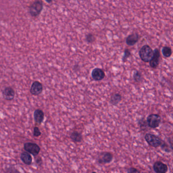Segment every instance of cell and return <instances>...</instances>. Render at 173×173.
<instances>
[{"instance_id":"5b68a950","label":"cell","mask_w":173,"mask_h":173,"mask_svg":"<svg viewBox=\"0 0 173 173\" xmlns=\"http://www.w3.org/2000/svg\"><path fill=\"white\" fill-rule=\"evenodd\" d=\"M43 5L42 2L40 1H35L30 5V13L32 16L36 17L40 14L43 9Z\"/></svg>"},{"instance_id":"4fadbf2b","label":"cell","mask_w":173,"mask_h":173,"mask_svg":"<svg viewBox=\"0 0 173 173\" xmlns=\"http://www.w3.org/2000/svg\"><path fill=\"white\" fill-rule=\"evenodd\" d=\"M34 117L36 123L38 124H41L43 121L44 118L43 112L40 109L36 110L34 113Z\"/></svg>"},{"instance_id":"3957f363","label":"cell","mask_w":173,"mask_h":173,"mask_svg":"<svg viewBox=\"0 0 173 173\" xmlns=\"http://www.w3.org/2000/svg\"><path fill=\"white\" fill-rule=\"evenodd\" d=\"M162 119L160 116L156 114H150L147 117V125L149 127L152 128H157L159 127L161 123Z\"/></svg>"},{"instance_id":"8992f818","label":"cell","mask_w":173,"mask_h":173,"mask_svg":"<svg viewBox=\"0 0 173 173\" xmlns=\"http://www.w3.org/2000/svg\"><path fill=\"white\" fill-rule=\"evenodd\" d=\"M113 160V155L108 152H102L99 156L98 161L100 164H107L111 163Z\"/></svg>"},{"instance_id":"e0dca14e","label":"cell","mask_w":173,"mask_h":173,"mask_svg":"<svg viewBox=\"0 0 173 173\" xmlns=\"http://www.w3.org/2000/svg\"><path fill=\"white\" fill-rule=\"evenodd\" d=\"M162 54L165 58H170L172 54V49L168 46H164L162 48Z\"/></svg>"},{"instance_id":"2e32d148","label":"cell","mask_w":173,"mask_h":173,"mask_svg":"<svg viewBox=\"0 0 173 173\" xmlns=\"http://www.w3.org/2000/svg\"><path fill=\"white\" fill-rule=\"evenodd\" d=\"M70 138L74 142H80L82 140V135L81 133H79L78 131H73L71 134Z\"/></svg>"},{"instance_id":"d6986e66","label":"cell","mask_w":173,"mask_h":173,"mask_svg":"<svg viewBox=\"0 0 173 173\" xmlns=\"http://www.w3.org/2000/svg\"><path fill=\"white\" fill-rule=\"evenodd\" d=\"M131 55V53L130 52V51L127 49H125L124 51V54L123 55V58H122L123 62H126V61H127V58Z\"/></svg>"},{"instance_id":"30bf717a","label":"cell","mask_w":173,"mask_h":173,"mask_svg":"<svg viewBox=\"0 0 173 173\" xmlns=\"http://www.w3.org/2000/svg\"><path fill=\"white\" fill-rule=\"evenodd\" d=\"M42 90H43V86L42 84L39 81H35L32 84L30 91L32 95H37L41 94Z\"/></svg>"},{"instance_id":"d4e9b609","label":"cell","mask_w":173,"mask_h":173,"mask_svg":"<svg viewBox=\"0 0 173 173\" xmlns=\"http://www.w3.org/2000/svg\"><path fill=\"white\" fill-rule=\"evenodd\" d=\"M91 173H97V172H92Z\"/></svg>"},{"instance_id":"9c48e42d","label":"cell","mask_w":173,"mask_h":173,"mask_svg":"<svg viewBox=\"0 0 173 173\" xmlns=\"http://www.w3.org/2000/svg\"><path fill=\"white\" fill-rule=\"evenodd\" d=\"M153 168L156 173H166L168 171L167 165L159 161L154 163Z\"/></svg>"},{"instance_id":"ffe728a7","label":"cell","mask_w":173,"mask_h":173,"mask_svg":"<svg viewBox=\"0 0 173 173\" xmlns=\"http://www.w3.org/2000/svg\"><path fill=\"white\" fill-rule=\"evenodd\" d=\"M86 40L89 43H91L95 40V38L92 34H88L86 36Z\"/></svg>"},{"instance_id":"ba28073f","label":"cell","mask_w":173,"mask_h":173,"mask_svg":"<svg viewBox=\"0 0 173 173\" xmlns=\"http://www.w3.org/2000/svg\"><path fill=\"white\" fill-rule=\"evenodd\" d=\"M91 76L95 81H101L105 78V73L100 68H95L91 72Z\"/></svg>"},{"instance_id":"277c9868","label":"cell","mask_w":173,"mask_h":173,"mask_svg":"<svg viewBox=\"0 0 173 173\" xmlns=\"http://www.w3.org/2000/svg\"><path fill=\"white\" fill-rule=\"evenodd\" d=\"M23 148L26 151L29 153L36 156L39 155V152L40 151V147L37 144L31 142H27L25 143L23 146Z\"/></svg>"},{"instance_id":"44dd1931","label":"cell","mask_w":173,"mask_h":173,"mask_svg":"<svg viewBox=\"0 0 173 173\" xmlns=\"http://www.w3.org/2000/svg\"><path fill=\"white\" fill-rule=\"evenodd\" d=\"M6 173H20V172H19L18 169L11 166L6 169Z\"/></svg>"},{"instance_id":"6da1fadb","label":"cell","mask_w":173,"mask_h":173,"mask_svg":"<svg viewBox=\"0 0 173 173\" xmlns=\"http://www.w3.org/2000/svg\"><path fill=\"white\" fill-rule=\"evenodd\" d=\"M154 54V51L148 45H144L139 51V56L142 61L145 62H149Z\"/></svg>"},{"instance_id":"5bb4252c","label":"cell","mask_w":173,"mask_h":173,"mask_svg":"<svg viewBox=\"0 0 173 173\" xmlns=\"http://www.w3.org/2000/svg\"><path fill=\"white\" fill-rule=\"evenodd\" d=\"M20 159L23 163L26 165H30L32 163V157L30 153L23 152L20 155Z\"/></svg>"},{"instance_id":"8fae6325","label":"cell","mask_w":173,"mask_h":173,"mask_svg":"<svg viewBox=\"0 0 173 173\" xmlns=\"http://www.w3.org/2000/svg\"><path fill=\"white\" fill-rule=\"evenodd\" d=\"M3 96L5 100L11 101L15 97V91L13 88L7 87L3 91Z\"/></svg>"},{"instance_id":"7c38bea8","label":"cell","mask_w":173,"mask_h":173,"mask_svg":"<svg viewBox=\"0 0 173 173\" xmlns=\"http://www.w3.org/2000/svg\"><path fill=\"white\" fill-rule=\"evenodd\" d=\"M140 36L137 33L130 35L126 39V43L128 46H131L135 45L138 42Z\"/></svg>"},{"instance_id":"603a6c76","label":"cell","mask_w":173,"mask_h":173,"mask_svg":"<svg viewBox=\"0 0 173 173\" xmlns=\"http://www.w3.org/2000/svg\"><path fill=\"white\" fill-rule=\"evenodd\" d=\"M127 173H140V172L135 167H130L127 170Z\"/></svg>"},{"instance_id":"ac0fdd59","label":"cell","mask_w":173,"mask_h":173,"mask_svg":"<svg viewBox=\"0 0 173 173\" xmlns=\"http://www.w3.org/2000/svg\"><path fill=\"white\" fill-rule=\"evenodd\" d=\"M133 78L136 82H140L142 79L141 73L138 71H135L133 74Z\"/></svg>"},{"instance_id":"cb8c5ba5","label":"cell","mask_w":173,"mask_h":173,"mask_svg":"<svg viewBox=\"0 0 173 173\" xmlns=\"http://www.w3.org/2000/svg\"><path fill=\"white\" fill-rule=\"evenodd\" d=\"M36 163H37L38 165H41V164H42V159H41V157H39V158H38L37 159H36Z\"/></svg>"},{"instance_id":"7a4b0ae2","label":"cell","mask_w":173,"mask_h":173,"mask_svg":"<svg viewBox=\"0 0 173 173\" xmlns=\"http://www.w3.org/2000/svg\"><path fill=\"white\" fill-rule=\"evenodd\" d=\"M144 138L150 146L155 148L160 147L163 143V141L159 137L150 133L146 134L145 135Z\"/></svg>"},{"instance_id":"52a82bcc","label":"cell","mask_w":173,"mask_h":173,"mask_svg":"<svg viewBox=\"0 0 173 173\" xmlns=\"http://www.w3.org/2000/svg\"><path fill=\"white\" fill-rule=\"evenodd\" d=\"M153 54V56L149 62L150 66L153 69L157 68L159 63V59H160V52L159 49L156 48L155 49Z\"/></svg>"},{"instance_id":"7402d4cb","label":"cell","mask_w":173,"mask_h":173,"mask_svg":"<svg viewBox=\"0 0 173 173\" xmlns=\"http://www.w3.org/2000/svg\"><path fill=\"white\" fill-rule=\"evenodd\" d=\"M34 136H35L36 137H39L41 135V133L40 131L39 130V128L38 127H35L34 128V133H33Z\"/></svg>"},{"instance_id":"9a60e30c","label":"cell","mask_w":173,"mask_h":173,"mask_svg":"<svg viewBox=\"0 0 173 173\" xmlns=\"http://www.w3.org/2000/svg\"><path fill=\"white\" fill-rule=\"evenodd\" d=\"M122 97L121 95L119 94H114L111 96L110 103L111 105L116 106L121 101Z\"/></svg>"}]
</instances>
